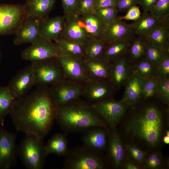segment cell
<instances>
[{
    "instance_id": "1",
    "label": "cell",
    "mask_w": 169,
    "mask_h": 169,
    "mask_svg": "<svg viewBox=\"0 0 169 169\" xmlns=\"http://www.w3.org/2000/svg\"><path fill=\"white\" fill-rule=\"evenodd\" d=\"M57 107L49 87L37 86L16 100L9 114L18 131L44 138L55 120Z\"/></svg>"
},
{
    "instance_id": "2",
    "label": "cell",
    "mask_w": 169,
    "mask_h": 169,
    "mask_svg": "<svg viewBox=\"0 0 169 169\" xmlns=\"http://www.w3.org/2000/svg\"><path fill=\"white\" fill-rule=\"evenodd\" d=\"M92 104L80 98L57 106L55 120L66 133L85 131L93 127L106 125Z\"/></svg>"
},
{
    "instance_id": "3",
    "label": "cell",
    "mask_w": 169,
    "mask_h": 169,
    "mask_svg": "<svg viewBox=\"0 0 169 169\" xmlns=\"http://www.w3.org/2000/svg\"><path fill=\"white\" fill-rule=\"evenodd\" d=\"M130 127L136 135L149 144L158 142L162 128V118L159 110L155 106H150L132 120Z\"/></svg>"
},
{
    "instance_id": "4",
    "label": "cell",
    "mask_w": 169,
    "mask_h": 169,
    "mask_svg": "<svg viewBox=\"0 0 169 169\" xmlns=\"http://www.w3.org/2000/svg\"><path fill=\"white\" fill-rule=\"evenodd\" d=\"M43 138L32 134H26L19 146L18 152L25 167L29 169H42L47 156Z\"/></svg>"
},
{
    "instance_id": "5",
    "label": "cell",
    "mask_w": 169,
    "mask_h": 169,
    "mask_svg": "<svg viewBox=\"0 0 169 169\" xmlns=\"http://www.w3.org/2000/svg\"><path fill=\"white\" fill-rule=\"evenodd\" d=\"M97 151L84 146L69 149L63 168L66 169H102L104 162Z\"/></svg>"
},
{
    "instance_id": "6",
    "label": "cell",
    "mask_w": 169,
    "mask_h": 169,
    "mask_svg": "<svg viewBox=\"0 0 169 169\" xmlns=\"http://www.w3.org/2000/svg\"><path fill=\"white\" fill-rule=\"evenodd\" d=\"M35 85L51 86L66 78L57 57L32 63Z\"/></svg>"
},
{
    "instance_id": "7",
    "label": "cell",
    "mask_w": 169,
    "mask_h": 169,
    "mask_svg": "<svg viewBox=\"0 0 169 169\" xmlns=\"http://www.w3.org/2000/svg\"><path fill=\"white\" fill-rule=\"evenodd\" d=\"M25 16L23 5L0 3V35L15 34Z\"/></svg>"
},
{
    "instance_id": "8",
    "label": "cell",
    "mask_w": 169,
    "mask_h": 169,
    "mask_svg": "<svg viewBox=\"0 0 169 169\" xmlns=\"http://www.w3.org/2000/svg\"><path fill=\"white\" fill-rule=\"evenodd\" d=\"M62 53L56 43L38 36L30 46L21 52V57L33 63L56 57Z\"/></svg>"
},
{
    "instance_id": "9",
    "label": "cell",
    "mask_w": 169,
    "mask_h": 169,
    "mask_svg": "<svg viewBox=\"0 0 169 169\" xmlns=\"http://www.w3.org/2000/svg\"><path fill=\"white\" fill-rule=\"evenodd\" d=\"M84 84L66 78L50 86V91L57 106L80 98L83 93Z\"/></svg>"
},
{
    "instance_id": "10",
    "label": "cell",
    "mask_w": 169,
    "mask_h": 169,
    "mask_svg": "<svg viewBox=\"0 0 169 169\" xmlns=\"http://www.w3.org/2000/svg\"><path fill=\"white\" fill-rule=\"evenodd\" d=\"M57 58L66 78L83 84L92 80L87 73L84 59L74 57L63 53Z\"/></svg>"
},
{
    "instance_id": "11",
    "label": "cell",
    "mask_w": 169,
    "mask_h": 169,
    "mask_svg": "<svg viewBox=\"0 0 169 169\" xmlns=\"http://www.w3.org/2000/svg\"><path fill=\"white\" fill-rule=\"evenodd\" d=\"M35 76L32 64L20 70L12 79L7 86L17 100L27 95L35 85Z\"/></svg>"
},
{
    "instance_id": "12",
    "label": "cell",
    "mask_w": 169,
    "mask_h": 169,
    "mask_svg": "<svg viewBox=\"0 0 169 169\" xmlns=\"http://www.w3.org/2000/svg\"><path fill=\"white\" fill-rule=\"evenodd\" d=\"M16 135L5 129H0V169H9L16 158Z\"/></svg>"
},
{
    "instance_id": "13",
    "label": "cell",
    "mask_w": 169,
    "mask_h": 169,
    "mask_svg": "<svg viewBox=\"0 0 169 169\" xmlns=\"http://www.w3.org/2000/svg\"><path fill=\"white\" fill-rule=\"evenodd\" d=\"M92 104L95 111L112 129L114 128L125 110L122 102L104 100Z\"/></svg>"
},
{
    "instance_id": "14",
    "label": "cell",
    "mask_w": 169,
    "mask_h": 169,
    "mask_svg": "<svg viewBox=\"0 0 169 169\" xmlns=\"http://www.w3.org/2000/svg\"><path fill=\"white\" fill-rule=\"evenodd\" d=\"M135 34L131 24L117 18L112 22L107 24L104 39L107 44L119 41L130 42Z\"/></svg>"
},
{
    "instance_id": "15",
    "label": "cell",
    "mask_w": 169,
    "mask_h": 169,
    "mask_svg": "<svg viewBox=\"0 0 169 169\" xmlns=\"http://www.w3.org/2000/svg\"><path fill=\"white\" fill-rule=\"evenodd\" d=\"M65 17L57 16H49L40 20L38 31L40 37L55 42L60 40L63 32Z\"/></svg>"
},
{
    "instance_id": "16",
    "label": "cell",
    "mask_w": 169,
    "mask_h": 169,
    "mask_svg": "<svg viewBox=\"0 0 169 169\" xmlns=\"http://www.w3.org/2000/svg\"><path fill=\"white\" fill-rule=\"evenodd\" d=\"M64 16L65 21L60 40L75 41L86 44L91 38L81 24L78 16L74 14Z\"/></svg>"
},
{
    "instance_id": "17",
    "label": "cell",
    "mask_w": 169,
    "mask_h": 169,
    "mask_svg": "<svg viewBox=\"0 0 169 169\" xmlns=\"http://www.w3.org/2000/svg\"><path fill=\"white\" fill-rule=\"evenodd\" d=\"M40 20L35 17L25 16L15 34L14 44L19 45L34 42L38 37Z\"/></svg>"
},
{
    "instance_id": "18",
    "label": "cell",
    "mask_w": 169,
    "mask_h": 169,
    "mask_svg": "<svg viewBox=\"0 0 169 169\" xmlns=\"http://www.w3.org/2000/svg\"><path fill=\"white\" fill-rule=\"evenodd\" d=\"M88 74L92 80H106L109 79L111 65L103 56L91 59H84Z\"/></svg>"
},
{
    "instance_id": "19",
    "label": "cell",
    "mask_w": 169,
    "mask_h": 169,
    "mask_svg": "<svg viewBox=\"0 0 169 169\" xmlns=\"http://www.w3.org/2000/svg\"><path fill=\"white\" fill-rule=\"evenodd\" d=\"M77 16L81 24L90 38L104 39L107 24L101 18L95 13Z\"/></svg>"
},
{
    "instance_id": "20",
    "label": "cell",
    "mask_w": 169,
    "mask_h": 169,
    "mask_svg": "<svg viewBox=\"0 0 169 169\" xmlns=\"http://www.w3.org/2000/svg\"><path fill=\"white\" fill-rule=\"evenodd\" d=\"M105 81L92 80L85 83L81 97L91 103L102 101L110 92V87Z\"/></svg>"
},
{
    "instance_id": "21",
    "label": "cell",
    "mask_w": 169,
    "mask_h": 169,
    "mask_svg": "<svg viewBox=\"0 0 169 169\" xmlns=\"http://www.w3.org/2000/svg\"><path fill=\"white\" fill-rule=\"evenodd\" d=\"M56 0H25L23 6L26 16L40 20L48 17L54 8Z\"/></svg>"
},
{
    "instance_id": "22",
    "label": "cell",
    "mask_w": 169,
    "mask_h": 169,
    "mask_svg": "<svg viewBox=\"0 0 169 169\" xmlns=\"http://www.w3.org/2000/svg\"><path fill=\"white\" fill-rule=\"evenodd\" d=\"M99 126L90 127L84 131L82 136L84 146L98 151L105 149L107 143L105 132Z\"/></svg>"
},
{
    "instance_id": "23",
    "label": "cell",
    "mask_w": 169,
    "mask_h": 169,
    "mask_svg": "<svg viewBox=\"0 0 169 169\" xmlns=\"http://www.w3.org/2000/svg\"><path fill=\"white\" fill-rule=\"evenodd\" d=\"M144 79L138 73L134 74L127 84L122 101L129 105L136 103L142 94Z\"/></svg>"
},
{
    "instance_id": "24",
    "label": "cell",
    "mask_w": 169,
    "mask_h": 169,
    "mask_svg": "<svg viewBox=\"0 0 169 169\" xmlns=\"http://www.w3.org/2000/svg\"><path fill=\"white\" fill-rule=\"evenodd\" d=\"M161 23L149 12H143L138 20L130 24L135 34L145 37Z\"/></svg>"
},
{
    "instance_id": "25",
    "label": "cell",
    "mask_w": 169,
    "mask_h": 169,
    "mask_svg": "<svg viewBox=\"0 0 169 169\" xmlns=\"http://www.w3.org/2000/svg\"><path fill=\"white\" fill-rule=\"evenodd\" d=\"M169 22L161 23L145 38L154 46L163 50H169Z\"/></svg>"
},
{
    "instance_id": "26",
    "label": "cell",
    "mask_w": 169,
    "mask_h": 169,
    "mask_svg": "<svg viewBox=\"0 0 169 169\" xmlns=\"http://www.w3.org/2000/svg\"><path fill=\"white\" fill-rule=\"evenodd\" d=\"M44 148L47 156L54 154L66 156L69 150L67 138L64 134L61 133L54 135L45 145Z\"/></svg>"
},
{
    "instance_id": "27",
    "label": "cell",
    "mask_w": 169,
    "mask_h": 169,
    "mask_svg": "<svg viewBox=\"0 0 169 169\" xmlns=\"http://www.w3.org/2000/svg\"><path fill=\"white\" fill-rule=\"evenodd\" d=\"M128 73L126 59L122 57L115 60L111 65L109 80L114 85H119L126 79Z\"/></svg>"
},
{
    "instance_id": "28",
    "label": "cell",
    "mask_w": 169,
    "mask_h": 169,
    "mask_svg": "<svg viewBox=\"0 0 169 169\" xmlns=\"http://www.w3.org/2000/svg\"><path fill=\"white\" fill-rule=\"evenodd\" d=\"M16 100L7 86L0 85V125H3L5 117L10 112Z\"/></svg>"
},
{
    "instance_id": "29",
    "label": "cell",
    "mask_w": 169,
    "mask_h": 169,
    "mask_svg": "<svg viewBox=\"0 0 169 169\" xmlns=\"http://www.w3.org/2000/svg\"><path fill=\"white\" fill-rule=\"evenodd\" d=\"M62 52L67 55L84 59L86 44L75 41L60 40L55 42Z\"/></svg>"
},
{
    "instance_id": "30",
    "label": "cell",
    "mask_w": 169,
    "mask_h": 169,
    "mask_svg": "<svg viewBox=\"0 0 169 169\" xmlns=\"http://www.w3.org/2000/svg\"><path fill=\"white\" fill-rule=\"evenodd\" d=\"M112 130L109 141V153L115 165L118 167L121 165L124 158V150L118 134Z\"/></svg>"
},
{
    "instance_id": "31",
    "label": "cell",
    "mask_w": 169,
    "mask_h": 169,
    "mask_svg": "<svg viewBox=\"0 0 169 169\" xmlns=\"http://www.w3.org/2000/svg\"><path fill=\"white\" fill-rule=\"evenodd\" d=\"M106 43L104 39L90 38L86 44L84 59H91L102 56Z\"/></svg>"
},
{
    "instance_id": "32",
    "label": "cell",
    "mask_w": 169,
    "mask_h": 169,
    "mask_svg": "<svg viewBox=\"0 0 169 169\" xmlns=\"http://www.w3.org/2000/svg\"><path fill=\"white\" fill-rule=\"evenodd\" d=\"M130 42L119 41L108 44L105 47L103 56L110 61L125 53L131 45Z\"/></svg>"
},
{
    "instance_id": "33",
    "label": "cell",
    "mask_w": 169,
    "mask_h": 169,
    "mask_svg": "<svg viewBox=\"0 0 169 169\" xmlns=\"http://www.w3.org/2000/svg\"><path fill=\"white\" fill-rule=\"evenodd\" d=\"M149 12L162 23L169 22V0H158Z\"/></svg>"
},
{
    "instance_id": "34",
    "label": "cell",
    "mask_w": 169,
    "mask_h": 169,
    "mask_svg": "<svg viewBox=\"0 0 169 169\" xmlns=\"http://www.w3.org/2000/svg\"><path fill=\"white\" fill-rule=\"evenodd\" d=\"M139 36L130 45V54L131 58L135 59L141 58L145 52L147 41L145 37Z\"/></svg>"
},
{
    "instance_id": "35",
    "label": "cell",
    "mask_w": 169,
    "mask_h": 169,
    "mask_svg": "<svg viewBox=\"0 0 169 169\" xmlns=\"http://www.w3.org/2000/svg\"><path fill=\"white\" fill-rule=\"evenodd\" d=\"M118 12L115 7L111 6L97 8L94 13L101 18L107 24H109L117 18Z\"/></svg>"
},
{
    "instance_id": "36",
    "label": "cell",
    "mask_w": 169,
    "mask_h": 169,
    "mask_svg": "<svg viewBox=\"0 0 169 169\" xmlns=\"http://www.w3.org/2000/svg\"><path fill=\"white\" fill-rule=\"evenodd\" d=\"M164 50H165L154 46L147 41L145 54L148 60L154 64L158 65Z\"/></svg>"
},
{
    "instance_id": "37",
    "label": "cell",
    "mask_w": 169,
    "mask_h": 169,
    "mask_svg": "<svg viewBox=\"0 0 169 169\" xmlns=\"http://www.w3.org/2000/svg\"><path fill=\"white\" fill-rule=\"evenodd\" d=\"M153 64L146 58L136 63L135 66L137 73L143 78H149L154 71Z\"/></svg>"
},
{
    "instance_id": "38",
    "label": "cell",
    "mask_w": 169,
    "mask_h": 169,
    "mask_svg": "<svg viewBox=\"0 0 169 169\" xmlns=\"http://www.w3.org/2000/svg\"><path fill=\"white\" fill-rule=\"evenodd\" d=\"M95 10V0H80L75 14L79 16L94 13Z\"/></svg>"
},
{
    "instance_id": "39",
    "label": "cell",
    "mask_w": 169,
    "mask_h": 169,
    "mask_svg": "<svg viewBox=\"0 0 169 169\" xmlns=\"http://www.w3.org/2000/svg\"><path fill=\"white\" fill-rule=\"evenodd\" d=\"M158 90V81L154 78H150L145 81L144 84L142 94L145 98L153 96Z\"/></svg>"
},
{
    "instance_id": "40",
    "label": "cell",
    "mask_w": 169,
    "mask_h": 169,
    "mask_svg": "<svg viewBox=\"0 0 169 169\" xmlns=\"http://www.w3.org/2000/svg\"><path fill=\"white\" fill-rule=\"evenodd\" d=\"M161 98L165 101L169 100V79L168 78L160 79L158 82V90Z\"/></svg>"
},
{
    "instance_id": "41",
    "label": "cell",
    "mask_w": 169,
    "mask_h": 169,
    "mask_svg": "<svg viewBox=\"0 0 169 169\" xmlns=\"http://www.w3.org/2000/svg\"><path fill=\"white\" fill-rule=\"evenodd\" d=\"M158 65L160 74L163 76H168L169 74V50H164L160 61Z\"/></svg>"
},
{
    "instance_id": "42",
    "label": "cell",
    "mask_w": 169,
    "mask_h": 169,
    "mask_svg": "<svg viewBox=\"0 0 169 169\" xmlns=\"http://www.w3.org/2000/svg\"><path fill=\"white\" fill-rule=\"evenodd\" d=\"M80 0H61L64 16L75 14Z\"/></svg>"
},
{
    "instance_id": "43",
    "label": "cell",
    "mask_w": 169,
    "mask_h": 169,
    "mask_svg": "<svg viewBox=\"0 0 169 169\" xmlns=\"http://www.w3.org/2000/svg\"><path fill=\"white\" fill-rule=\"evenodd\" d=\"M141 12L138 6H133L127 10L126 14L124 16L118 17L120 20H131L134 21L138 20L141 17Z\"/></svg>"
},
{
    "instance_id": "44",
    "label": "cell",
    "mask_w": 169,
    "mask_h": 169,
    "mask_svg": "<svg viewBox=\"0 0 169 169\" xmlns=\"http://www.w3.org/2000/svg\"><path fill=\"white\" fill-rule=\"evenodd\" d=\"M139 4V0H116L115 7L119 12H123Z\"/></svg>"
},
{
    "instance_id": "45",
    "label": "cell",
    "mask_w": 169,
    "mask_h": 169,
    "mask_svg": "<svg viewBox=\"0 0 169 169\" xmlns=\"http://www.w3.org/2000/svg\"><path fill=\"white\" fill-rule=\"evenodd\" d=\"M158 0H139L143 12H150Z\"/></svg>"
},
{
    "instance_id": "46",
    "label": "cell",
    "mask_w": 169,
    "mask_h": 169,
    "mask_svg": "<svg viewBox=\"0 0 169 169\" xmlns=\"http://www.w3.org/2000/svg\"><path fill=\"white\" fill-rule=\"evenodd\" d=\"M116 1V0H95V9L111 6L115 7Z\"/></svg>"
},
{
    "instance_id": "47",
    "label": "cell",
    "mask_w": 169,
    "mask_h": 169,
    "mask_svg": "<svg viewBox=\"0 0 169 169\" xmlns=\"http://www.w3.org/2000/svg\"><path fill=\"white\" fill-rule=\"evenodd\" d=\"M128 148L131 155L137 154L145 156V153L135 146H128Z\"/></svg>"
},
{
    "instance_id": "48",
    "label": "cell",
    "mask_w": 169,
    "mask_h": 169,
    "mask_svg": "<svg viewBox=\"0 0 169 169\" xmlns=\"http://www.w3.org/2000/svg\"><path fill=\"white\" fill-rule=\"evenodd\" d=\"M158 157H159L156 154L150 155L146 160V163L148 166L151 168L153 162Z\"/></svg>"
},
{
    "instance_id": "49",
    "label": "cell",
    "mask_w": 169,
    "mask_h": 169,
    "mask_svg": "<svg viewBox=\"0 0 169 169\" xmlns=\"http://www.w3.org/2000/svg\"><path fill=\"white\" fill-rule=\"evenodd\" d=\"M125 168L127 169H137L139 167L136 165L131 163H128L125 165Z\"/></svg>"
},
{
    "instance_id": "50",
    "label": "cell",
    "mask_w": 169,
    "mask_h": 169,
    "mask_svg": "<svg viewBox=\"0 0 169 169\" xmlns=\"http://www.w3.org/2000/svg\"><path fill=\"white\" fill-rule=\"evenodd\" d=\"M163 140L165 144H168L169 143V136H165L163 138Z\"/></svg>"
},
{
    "instance_id": "51",
    "label": "cell",
    "mask_w": 169,
    "mask_h": 169,
    "mask_svg": "<svg viewBox=\"0 0 169 169\" xmlns=\"http://www.w3.org/2000/svg\"><path fill=\"white\" fill-rule=\"evenodd\" d=\"M166 135L167 136H169V131H166Z\"/></svg>"
}]
</instances>
